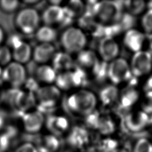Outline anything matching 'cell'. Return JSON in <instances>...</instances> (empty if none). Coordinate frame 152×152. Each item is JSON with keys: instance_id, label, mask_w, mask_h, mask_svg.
<instances>
[{"instance_id": "1", "label": "cell", "mask_w": 152, "mask_h": 152, "mask_svg": "<svg viewBox=\"0 0 152 152\" xmlns=\"http://www.w3.org/2000/svg\"><path fill=\"white\" fill-rule=\"evenodd\" d=\"M65 104L70 114L86 116L94 110L96 98L90 91L80 89L69 93L65 100Z\"/></svg>"}, {"instance_id": "2", "label": "cell", "mask_w": 152, "mask_h": 152, "mask_svg": "<svg viewBox=\"0 0 152 152\" xmlns=\"http://www.w3.org/2000/svg\"><path fill=\"white\" fill-rule=\"evenodd\" d=\"M60 42L64 52L70 55L77 54L84 50L87 43V38L81 28L69 26L61 33Z\"/></svg>"}, {"instance_id": "3", "label": "cell", "mask_w": 152, "mask_h": 152, "mask_svg": "<svg viewBox=\"0 0 152 152\" xmlns=\"http://www.w3.org/2000/svg\"><path fill=\"white\" fill-rule=\"evenodd\" d=\"M40 15L34 8L27 7L19 10L14 18L17 29L22 34L29 35L34 34L40 27Z\"/></svg>"}, {"instance_id": "4", "label": "cell", "mask_w": 152, "mask_h": 152, "mask_svg": "<svg viewBox=\"0 0 152 152\" xmlns=\"http://www.w3.org/2000/svg\"><path fill=\"white\" fill-rule=\"evenodd\" d=\"M27 71L24 65L11 61L3 67L1 79L14 88L23 86L27 81Z\"/></svg>"}, {"instance_id": "5", "label": "cell", "mask_w": 152, "mask_h": 152, "mask_svg": "<svg viewBox=\"0 0 152 152\" xmlns=\"http://www.w3.org/2000/svg\"><path fill=\"white\" fill-rule=\"evenodd\" d=\"M86 78L85 71L75 66L71 70L58 73L55 83L60 90H67L84 85L87 81Z\"/></svg>"}, {"instance_id": "6", "label": "cell", "mask_w": 152, "mask_h": 152, "mask_svg": "<svg viewBox=\"0 0 152 152\" xmlns=\"http://www.w3.org/2000/svg\"><path fill=\"white\" fill-rule=\"evenodd\" d=\"M124 1H104L97 3L95 15L103 23L117 22L122 14Z\"/></svg>"}, {"instance_id": "7", "label": "cell", "mask_w": 152, "mask_h": 152, "mask_svg": "<svg viewBox=\"0 0 152 152\" xmlns=\"http://www.w3.org/2000/svg\"><path fill=\"white\" fill-rule=\"evenodd\" d=\"M34 98L36 103L42 108L50 109L60 101L61 90L53 85L43 86L36 90Z\"/></svg>"}, {"instance_id": "8", "label": "cell", "mask_w": 152, "mask_h": 152, "mask_svg": "<svg viewBox=\"0 0 152 152\" xmlns=\"http://www.w3.org/2000/svg\"><path fill=\"white\" fill-rule=\"evenodd\" d=\"M131 75L128 63L122 58L116 59L109 64L108 78L114 84L127 81Z\"/></svg>"}, {"instance_id": "9", "label": "cell", "mask_w": 152, "mask_h": 152, "mask_svg": "<svg viewBox=\"0 0 152 152\" xmlns=\"http://www.w3.org/2000/svg\"><path fill=\"white\" fill-rule=\"evenodd\" d=\"M152 66V56L150 52L140 50L136 52L131 61V71L136 77L150 72Z\"/></svg>"}, {"instance_id": "10", "label": "cell", "mask_w": 152, "mask_h": 152, "mask_svg": "<svg viewBox=\"0 0 152 152\" xmlns=\"http://www.w3.org/2000/svg\"><path fill=\"white\" fill-rule=\"evenodd\" d=\"M45 118L39 110L28 111L22 117V125L24 131L29 134L39 132L45 124Z\"/></svg>"}, {"instance_id": "11", "label": "cell", "mask_w": 152, "mask_h": 152, "mask_svg": "<svg viewBox=\"0 0 152 152\" xmlns=\"http://www.w3.org/2000/svg\"><path fill=\"white\" fill-rule=\"evenodd\" d=\"M44 25L54 27L64 21L66 14L63 7L58 5H50L43 11L40 15Z\"/></svg>"}, {"instance_id": "12", "label": "cell", "mask_w": 152, "mask_h": 152, "mask_svg": "<svg viewBox=\"0 0 152 152\" xmlns=\"http://www.w3.org/2000/svg\"><path fill=\"white\" fill-rule=\"evenodd\" d=\"M90 141L88 132L83 127L77 126L72 129L67 136V142L70 147L83 150L87 147Z\"/></svg>"}, {"instance_id": "13", "label": "cell", "mask_w": 152, "mask_h": 152, "mask_svg": "<svg viewBox=\"0 0 152 152\" xmlns=\"http://www.w3.org/2000/svg\"><path fill=\"white\" fill-rule=\"evenodd\" d=\"M55 53V48L52 43H39L33 49L32 58L40 65L47 64L52 60Z\"/></svg>"}, {"instance_id": "14", "label": "cell", "mask_w": 152, "mask_h": 152, "mask_svg": "<svg viewBox=\"0 0 152 152\" xmlns=\"http://www.w3.org/2000/svg\"><path fill=\"white\" fill-rule=\"evenodd\" d=\"M45 124L50 134L56 137H59L69 129L68 119L61 115H53L45 120Z\"/></svg>"}, {"instance_id": "15", "label": "cell", "mask_w": 152, "mask_h": 152, "mask_svg": "<svg viewBox=\"0 0 152 152\" xmlns=\"http://www.w3.org/2000/svg\"><path fill=\"white\" fill-rule=\"evenodd\" d=\"M11 50L13 61L22 65L27 63L32 58L33 49L30 45L23 40L14 45Z\"/></svg>"}, {"instance_id": "16", "label": "cell", "mask_w": 152, "mask_h": 152, "mask_svg": "<svg viewBox=\"0 0 152 152\" xmlns=\"http://www.w3.org/2000/svg\"><path fill=\"white\" fill-rule=\"evenodd\" d=\"M124 119L126 129L132 132L141 131L149 122V118L144 112L128 114Z\"/></svg>"}, {"instance_id": "17", "label": "cell", "mask_w": 152, "mask_h": 152, "mask_svg": "<svg viewBox=\"0 0 152 152\" xmlns=\"http://www.w3.org/2000/svg\"><path fill=\"white\" fill-rule=\"evenodd\" d=\"M52 62V66L57 73L71 70L75 66V61L71 58L70 54L64 51L56 52Z\"/></svg>"}, {"instance_id": "18", "label": "cell", "mask_w": 152, "mask_h": 152, "mask_svg": "<svg viewBox=\"0 0 152 152\" xmlns=\"http://www.w3.org/2000/svg\"><path fill=\"white\" fill-rule=\"evenodd\" d=\"M99 51L103 60L107 62L113 59L118 55V45L112 38L104 37L99 42Z\"/></svg>"}, {"instance_id": "19", "label": "cell", "mask_w": 152, "mask_h": 152, "mask_svg": "<svg viewBox=\"0 0 152 152\" xmlns=\"http://www.w3.org/2000/svg\"><path fill=\"white\" fill-rule=\"evenodd\" d=\"M34 145L38 152H57L61 142L58 137L50 134L40 137Z\"/></svg>"}, {"instance_id": "20", "label": "cell", "mask_w": 152, "mask_h": 152, "mask_svg": "<svg viewBox=\"0 0 152 152\" xmlns=\"http://www.w3.org/2000/svg\"><path fill=\"white\" fill-rule=\"evenodd\" d=\"M58 73L52 67L48 64L40 65L36 69L35 77L36 81L44 86L52 85L55 83Z\"/></svg>"}, {"instance_id": "21", "label": "cell", "mask_w": 152, "mask_h": 152, "mask_svg": "<svg viewBox=\"0 0 152 152\" xmlns=\"http://www.w3.org/2000/svg\"><path fill=\"white\" fill-rule=\"evenodd\" d=\"M144 39L145 36L142 33L132 28L126 31L124 41L129 49L136 53L141 50Z\"/></svg>"}, {"instance_id": "22", "label": "cell", "mask_w": 152, "mask_h": 152, "mask_svg": "<svg viewBox=\"0 0 152 152\" xmlns=\"http://www.w3.org/2000/svg\"><path fill=\"white\" fill-rule=\"evenodd\" d=\"M98 62L95 53L90 50H83L77 53L75 66L84 71V68H93Z\"/></svg>"}, {"instance_id": "23", "label": "cell", "mask_w": 152, "mask_h": 152, "mask_svg": "<svg viewBox=\"0 0 152 152\" xmlns=\"http://www.w3.org/2000/svg\"><path fill=\"white\" fill-rule=\"evenodd\" d=\"M36 39L39 43H52L57 37V31L53 27L43 25L34 33Z\"/></svg>"}, {"instance_id": "24", "label": "cell", "mask_w": 152, "mask_h": 152, "mask_svg": "<svg viewBox=\"0 0 152 152\" xmlns=\"http://www.w3.org/2000/svg\"><path fill=\"white\" fill-rule=\"evenodd\" d=\"M118 90L114 86L104 87L100 92V99L104 104H110L118 98Z\"/></svg>"}, {"instance_id": "25", "label": "cell", "mask_w": 152, "mask_h": 152, "mask_svg": "<svg viewBox=\"0 0 152 152\" xmlns=\"http://www.w3.org/2000/svg\"><path fill=\"white\" fill-rule=\"evenodd\" d=\"M138 99V93L137 91L132 88H128L125 90L121 96V107L128 109L132 106Z\"/></svg>"}, {"instance_id": "26", "label": "cell", "mask_w": 152, "mask_h": 152, "mask_svg": "<svg viewBox=\"0 0 152 152\" xmlns=\"http://www.w3.org/2000/svg\"><path fill=\"white\" fill-rule=\"evenodd\" d=\"M64 8L66 15L75 17L83 13L84 10V5L80 1H72L69 2L68 4H66Z\"/></svg>"}, {"instance_id": "27", "label": "cell", "mask_w": 152, "mask_h": 152, "mask_svg": "<svg viewBox=\"0 0 152 152\" xmlns=\"http://www.w3.org/2000/svg\"><path fill=\"white\" fill-rule=\"evenodd\" d=\"M108 68L109 64L104 61L102 62L98 61L93 68V74L99 81H103L108 77Z\"/></svg>"}, {"instance_id": "28", "label": "cell", "mask_w": 152, "mask_h": 152, "mask_svg": "<svg viewBox=\"0 0 152 152\" xmlns=\"http://www.w3.org/2000/svg\"><path fill=\"white\" fill-rule=\"evenodd\" d=\"M116 23L118 24L122 31H128L132 29V27L135 25V18L134 15L129 13H122L119 20Z\"/></svg>"}, {"instance_id": "29", "label": "cell", "mask_w": 152, "mask_h": 152, "mask_svg": "<svg viewBox=\"0 0 152 152\" xmlns=\"http://www.w3.org/2000/svg\"><path fill=\"white\" fill-rule=\"evenodd\" d=\"M124 6L127 8L129 14L135 15L140 14L144 10L145 4L143 1H125Z\"/></svg>"}, {"instance_id": "30", "label": "cell", "mask_w": 152, "mask_h": 152, "mask_svg": "<svg viewBox=\"0 0 152 152\" xmlns=\"http://www.w3.org/2000/svg\"><path fill=\"white\" fill-rule=\"evenodd\" d=\"M20 1L17 0H1L0 10L6 14H11L18 10Z\"/></svg>"}, {"instance_id": "31", "label": "cell", "mask_w": 152, "mask_h": 152, "mask_svg": "<svg viewBox=\"0 0 152 152\" xmlns=\"http://www.w3.org/2000/svg\"><path fill=\"white\" fill-rule=\"evenodd\" d=\"M132 152H152V142L145 138H140L135 143Z\"/></svg>"}, {"instance_id": "32", "label": "cell", "mask_w": 152, "mask_h": 152, "mask_svg": "<svg viewBox=\"0 0 152 152\" xmlns=\"http://www.w3.org/2000/svg\"><path fill=\"white\" fill-rule=\"evenodd\" d=\"M12 54L11 49L6 46H0V66L4 67L12 61Z\"/></svg>"}, {"instance_id": "33", "label": "cell", "mask_w": 152, "mask_h": 152, "mask_svg": "<svg viewBox=\"0 0 152 152\" xmlns=\"http://www.w3.org/2000/svg\"><path fill=\"white\" fill-rule=\"evenodd\" d=\"M97 129L103 134H109L113 132L115 127L112 121L108 118H100Z\"/></svg>"}, {"instance_id": "34", "label": "cell", "mask_w": 152, "mask_h": 152, "mask_svg": "<svg viewBox=\"0 0 152 152\" xmlns=\"http://www.w3.org/2000/svg\"><path fill=\"white\" fill-rule=\"evenodd\" d=\"M118 143L112 139L107 138L100 142L99 149L100 152H113L118 147Z\"/></svg>"}, {"instance_id": "35", "label": "cell", "mask_w": 152, "mask_h": 152, "mask_svg": "<svg viewBox=\"0 0 152 152\" xmlns=\"http://www.w3.org/2000/svg\"><path fill=\"white\" fill-rule=\"evenodd\" d=\"M143 112L146 114L152 113V91H147L142 103Z\"/></svg>"}, {"instance_id": "36", "label": "cell", "mask_w": 152, "mask_h": 152, "mask_svg": "<svg viewBox=\"0 0 152 152\" xmlns=\"http://www.w3.org/2000/svg\"><path fill=\"white\" fill-rule=\"evenodd\" d=\"M142 24L144 30L147 33H152V10H148L143 16Z\"/></svg>"}, {"instance_id": "37", "label": "cell", "mask_w": 152, "mask_h": 152, "mask_svg": "<svg viewBox=\"0 0 152 152\" xmlns=\"http://www.w3.org/2000/svg\"><path fill=\"white\" fill-rule=\"evenodd\" d=\"M14 152H38L35 145L31 142H24L17 147Z\"/></svg>"}, {"instance_id": "38", "label": "cell", "mask_w": 152, "mask_h": 152, "mask_svg": "<svg viewBox=\"0 0 152 152\" xmlns=\"http://www.w3.org/2000/svg\"><path fill=\"white\" fill-rule=\"evenodd\" d=\"M11 139L4 133L0 134V152H5L10 147Z\"/></svg>"}, {"instance_id": "39", "label": "cell", "mask_w": 152, "mask_h": 152, "mask_svg": "<svg viewBox=\"0 0 152 152\" xmlns=\"http://www.w3.org/2000/svg\"><path fill=\"white\" fill-rule=\"evenodd\" d=\"M145 90L147 91H152V75H151L149 78L147 80L145 87H144Z\"/></svg>"}, {"instance_id": "40", "label": "cell", "mask_w": 152, "mask_h": 152, "mask_svg": "<svg viewBox=\"0 0 152 152\" xmlns=\"http://www.w3.org/2000/svg\"><path fill=\"white\" fill-rule=\"evenodd\" d=\"M4 39H5V33L3 28L0 26V46L2 45V43L4 42Z\"/></svg>"}, {"instance_id": "41", "label": "cell", "mask_w": 152, "mask_h": 152, "mask_svg": "<svg viewBox=\"0 0 152 152\" xmlns=\"http://www.w3.org/2000/svg\"><path fill=\"white\" fill-rule=\"evenodd\" d=\"M39 1L37 0H33V1H24L23 2L27 4V5H33L34 4H37V2H39Z\"/></svg>"}, {"instance_id": "42", "label": "cell", "mask_w": 152, "mask_h": 152, "mask_svg": "<svg viewBox=\"0 0 152 152\" xmlns=\"http://www.w3.org/2000/svg\"><path fill=\"white\" fill-rule=\"evenodd\" d=\"M113 152H128V151L125 148H118Z\"/></svg>"}, {"instance_id": "43", "label": "cell", "mask_w": 152, "mask_h": 152, "mask_svg": "<svg viewBox=\"0 0 152 152\" xmlns=\"http://www.w3.org/2000/svg\"><path fill=\"white\" fill-rule=\"evenodd\" d=\"M148 40H149V43H150V47L151 49L152 50V33H150V35L148 36Z\"/></svg>"}, {"instance_id": "44", "label": "cell", "mask_w": 152, "mask_h": 152, "mask_svg": "<svg viewBox=\"0 0 152 152\" xmlns=\"http://www.w3.org/2000/svg\"><path fill=\"white\" fill-rule=\"evenodd\" d=\"M148 8H149V10H152V1H150L148 3Z\"/></svg>"}, {"instance_id": "45", "label": "cell", "mask_w": 152, "mask_h": 152, "mask_svg": "<svg viewBox=\"0 0 152 152\" xmlns=\"http://www.w3.org/2000/svg\"><path fill=\"white\" fill-rule=\"evenodd\" d=\"M2 70H3V67L0 66V78H1L2 76Z\"/></svg>"}]
</instances>
